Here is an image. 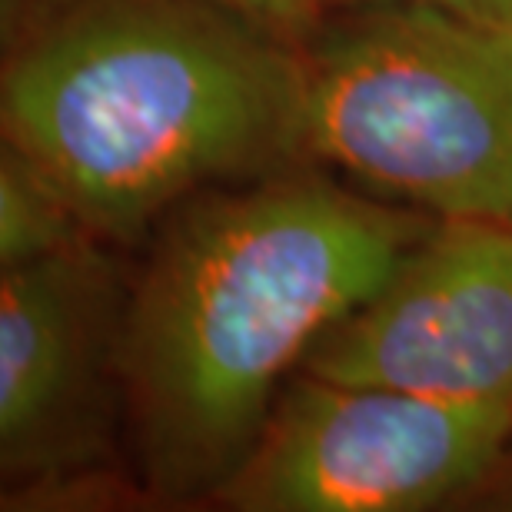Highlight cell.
Returning a JSON list of instances; mask_svg holds the SVG:
<instances>
[{
    "label": "cell",
    "instance_id": "6da1fadb",
    "mask_svg": "<svg viewBox=\"0 0 512 512\" xmlns=\"http://www.w3.org/2000/svg\"><path fill=\"white\" fill-rule=\"evenodd\" d=\"M433 223L300 167L173 207L130 283L120 343L127 433L150 493L217 499L293 366Z\"/></svg>",
    "mask_w": 512,
    "mask_h": 512
},
{
    "label": "cell",
    "instance_id": "7a4b0ae2",
    "mask_svg": "<svg viewBox=\"0 0 512 512\" xmlns=\"http://www.w3.org/2000/svg\"><path fill=\"white\" fill-rule=\"evenodd\" d=\"M4 143L97 240L300 167V47L223 0H54L7 44Z\"/></svg>",
    "mask_w": 512,
    "mask_h": 512
},
{
    "label": "cell",
    "instance_id": "3957f363",
    "mask_svg": "<svg viewBox=\"0 0 512 512\" xmlns=\"http://www.w3.org/2000/svg\"><path fill=\"white\" fill-rule=\"evenodd\" d=\"M303 150L436 220L512 227V37L423 4L326 10L300 44Z\"/></svg>",
    "mask_w": 512,
    "mask_h": 512
},
{
    "label": "cell",
    "instance_id": "277c9868",
    "mask_svg": "<svg viewBox=\"0 0 512 512\" xmlns=\"http://www.w3.org/2000/svg\"><path fill=\"white\" fill-rule=\"evenodd\" d=\"M512 449V406L286 380L260 439L217 493L240 512H419L479 489Z\"/></svg>",
    "mask_w": 512,
    "mask_h": 512
},
{
    "label": "cell",
    "instance_id": "5b68a950",
    "mask_svg": "<svg viewBox=\"0 0 512 512\" xmlns=\"http://www.w3.org/2000/svg\"><path fill=\"white\" fill-rule=\"evenodd\" d=\"M130 286L84 240L0 280V473L7 503L90 483L127 426L124 343Z\"/></svg>",
    "mask_w": 512,
    "mask_h": 512
},
{
    "label": "cell",
    "instance_id": "8992f818",
    "mask_svg": "<svg viewBox=\"0 0 512 512\" xmlns=\"http://www.w3.org/2000/svg\"><path fill=\"white\" fill-rule=\"evenodd\" d=\"M300 370L453 403L512 406V227L436 220Z\"/></svg>",
    "mask_w": 512,
    "mask_h": 512
},
{
    "label": "cell",
    "instance_id": "52a82bcc",
    "mask_svg": "<svg viewBox=\"0 0 512 512\" xmlns=\"http://www.w3.org/2000/svg\"><path fill=\"white\" fill-rule=\"evenodd\" d=\"M94 233L70 200L4 143L0 157V270H14L64 253Z\"/></svg>",
    "mask_w": 512,
    "mask_h": 512
},
{
    "label": "cell",
    "instance_id": "ba28073f",
    "mask_svg": "<svg viewBox=\"0 0 512 512\" xmlns=\"http://www.w3.org/2000/svg\"><path fill=\"white\" fill-rule=\"evenodd\" d=\"M223 4L296 47L323 17V0H223Z\"/></svg>",
    "mask_w": 512,
    "mask_h": 512
},
{
    "label": "cell",
    "instance_id": "9c48e42d",
    "mask_svg": "<svg viewBox=\"0 0 512 512\" xmlns=\"http://www.w3.org/2000/svg\"><path fill=\"white\" fill-rule=\"evenodd\" d=\"M360 4H423L443 10V14L463 17L469 24L512 34V0H323V14L336 7H360Z\"/></svg>",
    "mask_w": 512,
    "mask_h": 512
},
{
    "label": "cell",
    "instance_id": "30bf717a",
    "mask_svg": "<svg viewBox=\"0 0 512 512\" xmlns=\"http://www.w3.org/2000/svg\"><path fill=\"white\" fill-rule=\"evenodd\" d=\"M503 506H506V509H512V489H509V493H506V499H503Z\"/></svg>",
    "mask_w": 512,
    "mask_h": 512
},
{
    "label": "cell",
    "instance_id": "8fae6325",
    "mask_svg": "<svg viewBox=\"0 0 512 512\" xmlns=\"http://www.w3.org/2000/svg\"><path fill=\"white\" fill-rule=\"evenodd\" d=\"M509 37H512V34H509Z\"/></svg>",
    "mask_w": 512,
    "mask_h": 512
}]
</instances>
